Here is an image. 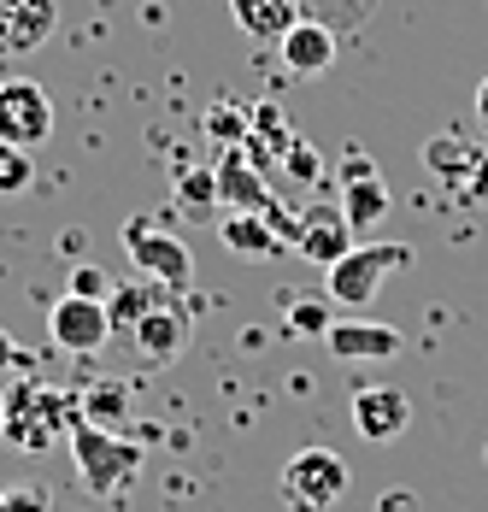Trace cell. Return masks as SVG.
Wrapping results in <instances>:
<instances>
[{
    "mask_svg": "<svg viewBox=\"0 0 488 512\" xmlns=\"http://www.w3.org/2000/svg\"><path fill=\"white\" fill-rule=\"evenodd\" d=\"M206 136L218 148H242L247 136H253V112H242V106H212L206 112Z\"/></svg>",
    "mask_w": 488,
    "mask_h": 512,
    "instance_id": "cell-22",
    "label": "cell"
},
{
    "mask_svg": "<svg viewBox=\"0 0 488 512\" xmlns=\"http://www.w3.org/2000/svg\"><path fill=\"white\" fill-rule=\"evenodd\" d=\"M212 171H218V201H224V212H271L277 206L271 171L247 154V148H224V159Z\"/></svg>",
    "mask_w": 488,
    "mask_h": 512,
    "instance_id": "cell-10",
    "label": "cell"
},
{
    "mask_svg": "<svg viewBox=\"0 0 488 512\" xmlns=\"http://www.w3.org/2000/svg\"><path fill=\"white\" fill-rule=\"evenodd\" d=\"M483 159V148H471V142H459L453 130H441V136H430V148H424V165L436 171L447 189H459L465 177H471V165Z\"/></svg>",
    "mask_w": 488,
    "mask_h": 512,
    "instance_id": "cell-19",
    "label": "cell"
},
{
    "mask_svg": "<svg viewBox=\"0 0 488 512\" xmlns=\"http://www.w3.org/2000/svg\"><path fill=\"white\" fill-rule=\"evenodd\" d=\"M112 289H118V283H112V277H106L100 265H77V271H71V289H65V295H83V301H106Z\"/></svg>",
    "mask_w": 488,
    "mask_h": 512,
    "instance_id": "cell-25",
    "label": "cell"
},
{
    "mask_svg": "<svg viewBox=\"0 0 488 512\" xmlns=\"http://www.w3.org/2000/svg\"><path fill=\"white\" fill-rule=\"evenodd\" d=\"M347 495V460L330 448H300L283 465V501L294 512H330Z\"/></svg>",
    "mask_w": 488,
    "mask_h": 512,
    "instance_id": "cell-5",
    "label": "cell"
},
{
    "mask_svg": "<svg viewBox=\"0 0 488 512\" xmlns=\"http://www.w3.org/2000/svg\"><path fill=\"white\" fill-rule=\"evenodd\" d=\"M406 424H412V401H406L400 389L371 383V389H359V395H353V430H359L365 442H394Z\"/></svg>",
    "mask_w": 488,
    "mask_h": 512,
    "instance_id": "cell-13",
    "label": "cell"
},
{
    "mask_svg": "<svg viewBox=\"0 0 488 512\" xmlns=\"http://www.w3.org/2000/svg\"><path fill=\"white\" fill-rule=\"evenodd\" d=\"M283 171H289V177H300V183H318V171H324V165H318V154H312L306 142H294L289 159H283Z\"/></svg>",
    "mask_w": 488,
    "mask_h": 512,
    "instance_id": "cell-28",
    "label": "cell"
},
{
    "mask_svg": "<svg viewBox=\"0 0 488 512\" xmlns=\"http://www.w3.org/2000/svg\"><path fill=\"white\" fill-rule=\"evenodd\" d=\"M453 195H459L465 206H488V154L477 159V165H471V177H465V183H459Z\"/></svg>",
    "mask_w": 488,
    "mask_h": 512,
    "instance_id": "cell-26",
    "label": "cell"
},
{
    "mask_svg": "<svg viewBox=\"0 0 488 512\" xmlns=\"http://www.w3.org/2000/svg\"><path fill=\"white\" fill-rule=\"evenodd\" d=\"M83 418H89V424H106V430L130 424V383H118V377L89 383V389H83Z\"/></svg>",
    "mask_w": 488,
    "mask_h": 512,
    "instance_id": "cell-20",
    "label": "cell"
},
{
    "mask_svg": "<svg viewBox=\"0 0 488 512\" xmlns=\"http://www.w3.org/2000/svg\"><path fill=\"white\" fill-rule=\"evenodd\" d=\"M6 371H30V354H24V348L0 330V377H6Z\"/></svg>",
    "mask_w": 488,
    "mask_h": 512,
    "instance_id": "cell-29",
    "label": "cell"
},
{
    "mask_svg": "<svg viewBox=\"0 0 488 512\" xmlns=\"http://www.w3.org/2000/svg\"><path fill=\"white\" fill-rule=\"evenodd\" d=\"M71 460H77V477H83V489L89 495H124L130 483H136V471H142V448L130 442V436H118V430H106V424H77L71 436Z\"/></svg>",
    "mask_w": 488,
    "mask_h": 512,
    "instance_id": "cell-2",
    "label": "cell"
},
{
    "mask_svg": "<svg viewBox=\"0 0 488 512\" xmlns=\"http://www.w3.org/2000/svg\"><path fill=\"white\" fill-rule=\"evenodd\" d=\"M353 224H347V212L342 201H312L306 212H294V254L300 259H312V265H336V259L353 254Z\"/></svg>",
    "mask_w": 488,
    "mask_h": 512,
    "instance_id": "cell-7",
    "label": "cell"
},
{
    "mask_svg": "<svg viewBox=\"0 0 488 512\" xmlns=\"http://www.w3.org/2000/svg\"><path fill=\"white\" fill-rule=\"evenodd\" d=\"M277 53H283V65H289L294 77H318V71H330V65H336L342 42H336V30H330V24H312V18H300L289 36L277 42Z\"/></svg>",
    "mask_w": 488,
    "mask_h": 512,
    "instance_id": "cell-14",
    "label": "cell"
},
{
    "mask_svg": "<svg viewBox=\"0 0 488 512\" xmlns=\"http://www.w3.org/2000/svg\"><path fill=\"white\" fill-rule=\"evenodd\" d=\"M77 424H83V395L77 389H53L42 377H12L6 395H0V436L24 454L53 448Z\"/></svg>",
    "mask_w": 488,
    "mask_h": 512,
    "instance_id": "cell-1",
    "label": "cell"
},
{
    "mask_svg": "<svg viewBox=\"0 0 488 512\" xmlns=\"http://www.w3.org/2000/svg\"><path fill=\"white\" fill-rule=\"evenodd\" d=\"M0 512H48V489H0Z\"/></svg>",
    "mask_w": 488,
    "mask_h": 512,
    "instance_id": "cell-27",
    "label": "cell"
},
{
    "mask_svg": "<svg viewBox=\"0 0 488 512\" xmlns=\"http://www.w3.org/2000/svg\"><path fill=\"white\" fill-rule=\"evenodd\" d=\"M30 183H36L30 148H12V142H0V195H24Z\"/></svg>",
    "mask_w": 488,
    "mask_h": 512,
    "instance_id": "cell-23",
    "label": "cell"
},
{
    "mask_svg": "<svg viewBox=\"0 0 488 512\" xmlns=\"http://www.w3.org/2000/svg\"><path fill=\"white\" fill-rule=\"evenodd\" d=\"M218 242H224L230 254H242V259H277L283 248H289L265 212H224V224H218Z\"/></svg>",
    "mask_w": 488,
    "mask_h": 512,
    "instance_id": "cell-17",
    "label": "cell"
},
{
    "mask_svg": "<svg viewBox=\"0 0 488 512\" xmlns=\"http://www.w3.org/2000/svg\"><path fill=\"white\" fill-rule=\"evenodd\" d=\"M477 118H483V124H488V77H483V83H477Z\"/></svg>",
    "mask_w": 488,
    "mask_h": 512,
    "instance_id": "cell-30",
    "label": "cell"
},
{
    "mask_svg": "<svg viewBox=\"0 0 488 512\" xmlns=\"http://www.w3.org/2000/svg\"><path fill=\"white\" fill-rule=\"evenodd\" d=\"M59 0H0V59H24L53 36Z\"/></svg>",
    "mask_w": 488,
    "mask_h": 512,
    "instance_id": "cell-11",
    "label": "cell"
},
{
    "mask_svg": "<svg viewBox=\"0 0 488 512\" xmlns=\"http://www.w3.org/2000/svg\"><path fill=\"white\" fill-rule=\"evenodd\" d=\"M342 212H347V224H353V236H371L383 218H389V183H383V171L371 165V159L359 154V148H347L342 159Z\"/></svg>",
    "mask_w": 488,
    "mask_h": 512,
    "instance_id": "cell-8",
    "label": "cell"
},
{
    "mask_svg": "<svg viewBox=\"0 0 488 512\" xmlns=\"http://www.w3.org/2000/svg\"><path fill=\"white\" fill-rule=\"evenodd\" d=\"M189 330H195V324H189V312H183V301L171 295V301L153 312V318H142V324H136V336H130V342H136L153 365H165V359H177L183 348H189Z\"/></svg>",
    "mask_w": 488,
    "mask_h": 512,
    "instance_id": "cell-15",
    "label": "cell"
},
{
    "mask_svg": "<svg viewBox=\"0 0 488 512\" xmlns=\"http://www.w3.org/2000/svg\"><path fill=\"white\" fill-rule=\"evenodd\" d=\"M53 136V101L42 83L30 77H6L0 83V142L12 148H42Z\"/></svg>",
    "mask_w": 488,
    "mask_h": 512,
    "instance_id": "cell-6",
    "label": "cell"
},
{
    "mask_svg": "<svg viewBox=\"0 0 488 512\" xmlns=\"http://www.w3.org/2000/svg\"><path fill=\"white\" fill-rule=\"evenodd\" d=\"M324 348L336 359H394L406 348V336L394 324H377V318H336L324 330Z\"/></svg>",
    "mask_w": 488,
    "mask_h": 512,
    "instance_id": "cell-12",
    "label": "cell"
},
{
    "mask_svg": "<svg viewBox=\"0 0 488 512\" xmlns=\"http://www.w3.org/2000/svg\"><path fill=\"white\" fill-rule=\"evenodd\" d=\"M336 301H294L289 307V336H324L336 318H330Z\"/></svg>",
    "mask_w": 488,
    "mask_h": 512,
    "instance_id": "cell-24",
    "label": "cell"
},
{
    "mask_svg": "<svg viewBox=\"0 0 488 512\" xmlns=\"http://www.w3.org/2000/svg\"><path fill=\"white\" fill-rule=\"evenodd\" d=\"M400 265H412V248L406 242H353V254L336 259L330 265V301L347 312H365L377 295H383V283H389Z\"/></svg>",
    "mask_w": 488,
    "mask_h": 512,
    "instance_id": "cell-4",
    "label": "cell"
},
{
    "mask_svg": "<svg viewBox=\"0 0 488 512\" xmlns=\"http://www.w3.org/2000/svg\"><path fill=\"white\" fill-rule=\"evenodd\" d=\"M48 336L59 354H95L112 342V318L106 301H83V295H59L48 307Z\"/></svg>",
    "mask_w": 488,
    "mask_h": 512,
    "instance_id": "cell-9",
    "label": "cell"
},
{
    "mask_svg": "<svg viewBox=\"0 0 488 512\" xmlns=\"http://www.w3.org/2000/svg\"><path fill=\"white\" fill-rule=\"evenodd\" d=\"M242 36L253 42H283L294 24H300V0H230Z\"/></svg>",
    "mask_w": 488,
    "mask_h": 512,
    "instance_id": "cell-18",
    "label": "cell"
},
{
    "mask_svg": "<svg viewBox=\"0 0 488 512\" xmlns=\"http://www.w3.org/2000/svg\"><path fill=\"white\" fill-rule=\"evenodd\" d=\"M124 254L136 259V271L142 277H159L171 295H189L195 289V248H189V236H177L171 224H159V218H124Z\"/></svg>",
    "mask_w": 488,
    "mask_h": 512,
    "instance_id": "cell-3",
    "label": "cell"
},
{
    "mask_svg": "<svg viewBox=\"0 0 488 512\" xmlns=\"http://www.w3.org/2000/svg\"><path fill=\"white\" fill-rule=\"evenodd\" d=\"M177 206L195 212V218H206L212 206H224L218 201V171H183L177 177Z\"/></svg>",
    "mask_w": 488,
    "mask_h": 512,
    "instance_id": "cell-21",
    "label": "cell"
},
{
    "mask_svg": "<svg viewBox=\"0 0 488 512\" xmlns=\"http://www.w3.org/2000/svg\"><path fill=\"white\" fill-rule=\"evenodd\" d=\"M171 301V289L159 283V277H136V283H118L112 295H106V318H112V336H136V324L153 318V312Z\"/></svg>",
    "mask_w": 488,
    "mask_h": 512,
    "instance_id": "cell-16",
    "label": "cell"
}]
</instances>
